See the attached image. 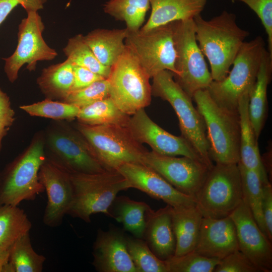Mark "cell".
Here are the masks:
<instances>
[{
	"label": "cell",
	"instance_id": "6da1fadb",
	"mask_svg": "<svg viewBox=\"0 0 272 272\" xmlns=\"http://www.w3.org/2000/svg\"><path fill=\"white\" fill-rule=\"evenodd\" d=\"M193 21L195 38L210 62L212 79L221 81L228 74L249 32L238 25L234 14L225 10L209 20L199 15Z\"/></svg>",
	"mask_w": 272,
	"mask_h": 272
},
{
	"label": "cell",
	"instance_id": "7a4b0ae2",
	"mask_svg": "<svg viewBox=\"0 0 272 272\" xmlns=\"http://www.w3.org/2000/svg\"><path fill=\"white\" fill-rule=\"evenodd\" d=\"M192 98L205 121L211 160L215 163L238 164L240 160L238 111L219 106L207 89L196 91Z\"/></svg>",
	"mask_w": 272,
	"mask_h": 272
},
{
	"label": "cell",
	"instance_id": "3957f363",
	"mask_svg": "<svg viewBox=\"0 0 272 272\" xmlns=\"http://www.w3.org/2000/svg\"><path fill=\"white\" fill-rule=\"evenodd\" d=\"M70 122L53 120L43 131L46 159L69 173L106 170L84 136Z\"/></svg>",
	"mask_w": 272,
	"mask_h": 272
},
{
	"label": "cell",
	"instance_id": "277c9868",
	"mask_svg": "<svg viewBox=\"0 0 272 272\" xmlns=\"http://www.w3.org/2000/svg\"><path fill=\"white\" fill-rule=\"evenodd\" d=\"M69 174L73 199L67 215L86 223L91 222V216L95 214L110 216V209L117 194L130 188L125 178L117 170Z\"/></svg>",
	"mask_w": 272,
	"mask_h": 272
},
{
	"label": "cell",
	"instance_id": "5b68a950",
	"mask_svg": "<svg viewBox=\"0 0 272 272\" xmlns=\"http://www.w3.org/2000/svg\"><path fill=\"white\" fill-rule=\"evenodd\" d=\"M46 159L44 131H39L27 148L8 165L1 176L0 205L18 206L24 200H34L45 191L38 173Z\"/></svg>",
	"mask_w": 272,
	"mask_h": 272
},
{
	"label": "cell",
	"instance_id": "8992f818",
	"mask_svg": "<svg viewBox=\"0 0 272 272\" xmlns=\"http://www.w3.org/2000/svg\"><path fill=\"white\" fill-rule=\"evenodd\" d=\"M152 79V95L171 105L178 118L181 135L188 141L211 168L214 164L209 156L205 121L193 106L192 98L175 82L172 73L169 71H162Z\"/></svg>",
	"mask_w": 272,
	"mask_h": 272
},
{
	"label": "cell",
	"instance_id": "52a82bcc",
	"mask_svg": "<svg viewBox=\"0 0 272 272\" xmlns=\"http://www.w3.org/2000/svg\"><path fill=\"white\" fill-rule=\"evenodd\" d=\"M265 49L264 40L259 36L244 42L227 76L221 81H213L207 89L219 106L238 111L240 99L249 94L255 84Z\"/></svg>",
	"mask_w": 272,
	"mask_h": 272
},
{
	"label": "cell",
	"instance_id": "ba28073f",
	"mask_svg": "<svg viewBox=\"0 0 272 272\" xmlns=\"http://www.w3.org/2000/svg\"><path fill=\"white\" fill-rule=\"evenodd\" d=\"M74 126L87 140L106 170H117L126 163L142 164L143 156L148 151L133 138L127 127L89 125L78 122Z\"/></svg>",
	"mask_w": 272,
	"mask_h": 272
},
{
	"label": "cell",
	"instance_id": "9c48e42d",
	"mask_svg": "<svg viewBox=\"0 0 272 272\" xmlns=\"http://www.w3.org/2000/svg\"><path fill=\"white\" fill-rule=\"evenodd\" d=\"M175 50V82L191 98L207 89L213 80L195 34L193 19L172 22Z\"/></svg>",
	"mask_w": 272,
	"mask_h": 272
},
{
	"label": "cell",
	"instance_id": "30bf717a",
	"mask_svg": "<svg viewBox=\"0 0 272 272\" xmlns=\"http://www.w3.org/2000/svg\"><path fill=\"white\" fill-rule=\"evenodd\" d=\"M195 199L203 217L229 216L243 199L238 164H214Z\"/></svg>",
	"mask_w": 272,
	"mask_h": 272
},
{
	"label": "cell",
	"instance_id": "8fae6325",
	"mask_svg": "<svg viewBox=\"0 0 272 272\" xmlns=\"http://www.w3.org/2000/svg\"><path fill=\"white\" fill-rule=\"evenodd\" d=\"M150 78L139 61L126 47L111 67L108 79L109 97L124 113L131 116L151 101Z\"/></svg>",
	"mask_w": 272,
	"mask_h": 272
},
{
	"label": "cell",
	"instance_id": "7c38bea8",
	"mask_svg": "<svg viewBox=\"0 0 272 272\" xmlns=\"http://www.w3.org/2000/svg\"><path fill=\"white\" fill-rule=\"evenodd\" d=\"M124 43L150 78L164 70L175 74L172 23L147 30H128Z\"/></svg>",
	"mask_w": 272,
	"mask_h": 272
},
{
	"label": "cell",
	"instance_id": "4fadbf2b",
	"mask_svg": "<svg viewBox=\"0 0 272 272\" xmlns=\"http://www.w3.org/2000/svg\"><path fill=\"white\" fill-rule=\"evenodd\" d=\"M27 16L18 27V44L14 53L5 60L4 71L9 81L15 82L20 69L27 64L29 71H35L38 61L51 60L57 55L55 49L44 41V25L36 11H26Z\"/></svg>",
	"mask_w": 272,
	"mask_h": 272
},
{
	"label": "cell",
	"instance_id": "5bb4252c",
	"mask_svg": "<svg viewBox=\"0 0 272 272\" xmlns=\"http://www.w3.org/2000/svg\"><path fill=\"white\" fill-rule=\"evenodd\" d=\"M142 164L152 168L181 192L195 197L209 168L190 158L169 156L147 151Z\"/></svg>",
	"mask_w": 272,
	"mask_h": 272
},
{
	"label": "cell",
	"instance_id": "9a60e30c",
	"mask_svg": "<svg viewBox=\"0 0 272 272\" xmlns=\"http://www.w3.org/2000/svg\"><path fill=\"white\" fill-rule=\"evenodd\" d=\"M131 116L126 127L140 143L148 144L152 151L159 154L185 156L206 164L187 140L182 135L172 134L159 126L150 118L145 108Z\"/></svg>",
	"mask_w": 272,
	"mask_h": 272
},
{
	"label": "cell",
	"instance_id": "2e32d148",
	"mask_svg": "<svg viewBox=\"0 0 272 272\" xmlns=\"http://www.w3.org/2000/svg\"><path fill=\"white\" fill-rule=\"evenodd\" d=\"M229 216L235 225L239 250L259 272H271V241L261 230L243 199Z\"/></svg>",
	"mask_w": 272,
	"mask_h": 272
},
{
	"label": "cell",
	"instance_id": "e0dca14e",
	"mask_svg": "<svg viewBox=\"0 0 272 272\" xmlns=\"http://www.w3.org/2000/svg\"><path fill=\"white\" fill-rule=\"evenodd\" d=\"M38 178L47 197L43 222L50 227L59 226L72 201L73 187L70 174L46 159L40 167Z\"/></svg>",
	"mask_w": 272,
	"mask_h": 272
},
{
	"label": "cell",
	"instance_id": "ac0fdd59",
	"mask_svg": "<svg viewBox=\"0 0 272 272\" xmlns=\"http://www.w3.org/2000/svg\"><path fill=\"white\" fill-rule=\"evenodd\" d=\"M130 188L139 189L152 198L161 199L173 208L196 205L195 198L184 194L152 168L140 163H126L117 170Z\"/></svg>",
	"mask_w": 272,
	"mask_h": 272
},
{
	"label": "cell",
	"instance_id": "d6986e66",
	"mask_svg": "<svg viewBox=\"0 0 272 272\" xmlns=\"http://www.w3.org/2000/svg\"><path fill=\"white\" fill-rule=\"evenodd\" d=\"M124 231L98 229L93 246L92 265L99 272H137L128 253Z\"/></svg>",
	"mask_w": 272,
	"mask_h": 272
},
{
	"label": "cell",
	"instance_id": "ffe728a7",
	"mask_svg": "<svg viewBox=\"0 0 272 272\" xmlns=\"http://www.w3.org/2000/svg\"><path fill=\"white\" fill-rule=\"evenodd\" d=\"M237 250L239 249L235 227L230 216L218 219L203 217L194 252L221 260Z\"/></svg>",
	"mask_w": 272,
	"mask_h": 272
},
{
	"label": "cell",
	"instance_id": "44dd1931",
	"mask_svg": "<svg viewBox=\"0 0 272 272\" xmlns=\"http://www.w3.org/2000/svg\"><path fill=\"white\" fill-rule=\"evenodd\" d=\"M171 208L167 205L157 211L150 208L146 213L143 238L154 254L163 261L173 257L176 249Z\"/></svg>",
	"mask_w": 272,
	"mask_h": 272
},
{
	"label": "cell",
	"instance_id": "7402d4cb",
	"mask_svg": "<svg viewBox=\"0 0 272 272\" xmlns=\"http://www.w3.org/2000/svg\"><path fill=\"white\" fill-rule=\"evenodd\" d=\"M249 94L243 95L238 103L240 122V162L246 168L255 171L263 184L270 183L260 156L258 139L250 122L248 106Z\"/></svg>",
	"mask_w": 272,
	"mask_h": 272
},
{
	"label": "cell",
	"instance_id": "603a6c76",
	"mask_svg": "<svg viewBox=\"0 0 272 272\" xmlns=\"http://www.w3.org/2000/svg\"><path fill=\"white\" fill-rule=\"evenodd\" d=\"M207 0H150L151 12L141 28L147 30L178 21L193 19L200 15Z\"/></svg>",
	"mask_w": 272,
	"mask_h": 272
},
{
	"label": "cell",
	"instance_id": "cb8c5ba5",
	"mask_svg": "<svg viewBox=\"0 0 272 272\" xmlns=\"http://www.w3.org/2000/svg\"><path fill=\"white\" fill-rule=\"evenodd\" d=\"M172 222L176 238L174 256L194 250L197 243L203 216L196 205L171 208Z\"/></svg>",
	"mask_w": 272,
	"mask_h": 272
},
{
	"label": "cell",
	"instance_id": "d4e9b609",
	"mask_svg": "<svg viewBox=\"0 0 272 272\" xmlns=\"http://www.w3.org/2000/svg\"><path fill=\"white\" fill-rule=\"evenodd\" d=\"M272 73V56L264 49L256 81L249 94V117L257 139L264 125L267 113V90Z\"/></svg>",
	"mask_w": 272,
	"mask_h": 272
},
{
	"label": "cell",
	"instance_id": "484cf974",
	"mask_svg": "<svg viewBox=\"0 0 272 272\" xmlns=\"http://www.w3.org/2000/svg\"><path fill=\"white\" fill-rule=\"evenodd\" d=\"M128 30L97 29L84 36V39L98 60L111 67L126 48L124 41Z\"/></svg>",
	"mask_w": 272,
	"mask_h": 272
},
{
	"label": "cell",
	"instance_id": "4316f807",
	"mask_svg": "<svg viewBox=\"0 0 272 272\" xmlns=\"http://www.w3.org/2000/svg\"><path fill=\"white\" fill-rule=\"evenodd\" d=\"M73 81V64L66 59L44 69L37 83L46 98L62 101L70 93Z\"/></svg>",
	"mask_w": 272,
	"mask_h": 272
},
{
	"label": "cell",
	"instance_id": "83f0119b",
	"mask_svg": "<svg viewBox=\"0 0 272 272\" xmlns=\"http://www.w3.org/2000/svg\"><path fill=\"white\" fill-rule=\"evenodd\" d=\"M111 207L110 217L121 223L134 237L143 239L146 228V213L150 207L126 196H116Z\"/></svg>",
	"mask_w": 272,
	"mask_h": 272
},
{
	"label": "cell",
	"instance_id": "f1b7e54d",
	"mask_svg": "<svg viewBox=\"0 0 272 272\" xmlns=\"http://www.w3.org/2000/svg\"><path fill=\"white\" fill-rule=\"evenodd\" d=\"M32 223L18 206L0 205V251L9 250L24 234L30 232Z\"/></svg>",
	"mask_w": 272,
	"mask_h": 272
},
{
	"label": "cell",
	"instance_id": "f546056e",
	"mask_svg": "<svg viewBox=\"0 0 272 272\" xmlns=\"http://www.w3.org/2000/svg\"><path fill=\"white\" fill-rule=\"evenodd\" d=\"M130 117L109 97L80 108L77 119L78 122L89 125L112 124L126 127Z\"/></svg>",
	"mask_w": 272,
	"mask_h": 272
},
{
	"label": "cell",
	"instance_id": "4dcf8cb0",
	"mask_svg": "<svg viewBox=\"0 0 272 272\" xmlns=\"http://www.w3.org/2000/svg\"><path fill=\"white\" fill-rule=\"evenodd\" d=\"M150 8V0H108L103 10L116 20L124 22L128 31H136L142 27Z\"/></svg>",
	"mask_w": 272,
	"mask_h": 272
},
{
	"label": "cell",
	"instance_id": "1f68e13d",
	"mask_svg": "<svg viewBox=\"0 0 272 272\" xmlns=\"http://www.w3.org/2000/svg\"><path fill=\"white\" fill-rule=\"evenodd\" d=\"M238 166L240 173L243 199L250 210L258 226L267 236L262 209L263 183L255 171L246 168L240 162Z\"/></svg>",
	"mask_w": 272,
	"mask_h": 272
},
{
	"label": "cell",
	"instance_id": "d6a6232c",
	"mask_svg": "<svg viewBox=\"0 0 272 272\" xmlns=\"http://www.w3.org/2000/svg\"><path fill=\"white\" fill-rule=\"evenodd\" d=\"M30 232L18 239L9 249V262L15 272H41L46 257L33 248Z\"/></svg>",
	"mask_w": 272,
	"mask_h": 272
},
{
	"label": "cell",
	"instance_id": "836d02e7",
	"mask_svg": "<svg viewBox=\"0 0 272 272\" xmlns=\"http://www.w3.org/2000/svg\"><path fill=\"white\" fill-rule=\"evenodd\" d=\"M84 35L70 38L63 51L67 59L75 65L85 67L104 78H108L111 67L102 64L84 41Z\"/></svg>",
	"mask_w": 272,
	"mask_h": 272
},
{
	"label": "cell",
	"instance_id": "e575fe53",
	"mask_svg": "<svg viewBox=\"0 0 272 272\" xmlns=\"http://www.w3.org/2000/svg\"><path fill=\"white\" fill-rule=\"evenodd\" d=\"M20 108L32 116L69 122L77 119L80 110V108L75 105L48 98L32 104L22 105Z\"/></svg>",
	"mask_w": 272,
	"mask_h": 272
},
{
	"label": "cell",
	"instance_id": "d590c367",
	"mask_svg": "<svg viewBox=\"0 0 272 272\" xmlns=\"http://www.w3.org/2000/svg\"><path fill=\"white\" fill-rule=\"evenodd\" d=\"M128 253L137 272H168L165 261L158 258L142 238L126 236Z\"/></svg>",
	"mask_w": 272,
	"mask_h": 272
},
{
	"label": "cell",
	"instance_id": "8d00e7d4",
	"mask_svg": "<svg viewBox=\"0 0 272 272\" xmlns=\"http://www.w3.org/2000/svg\"><path fill=\"white\" fill-rule=\"evenodd\" d=\"M220 260L210 258L193 251L165 260L168 272H213Z\"/></svg>",
	"mask_w": 272,
	"mask_h": 272
},
{
	"label": "cell",
	"instance_id": "74e56055",
	"mask_svg": "<svg viewBox=\"0 0 272 272\" xmlns=\"http://www.w3.org/2000/svg\"><path fill=\"white\" fill-rule=\"evenodd\" d=\"M110 84L107 79L96 81L89 86L70 92L62 101L81 108L109 97Z\"/></svg>",
	"mask_w": 272,
	"mask_h": 272
},
{
	"label": "cell",
	"instance_id": "f35d334b",
	"mask_svg": "<svg viewBox=\"0 0 272 272\" xmlns=\"http://www.w3.org/2000/svg\"><path fill=\"white\" fill-rule=\"evenodd\" d=\"M214 272H259L240 250H236L220 260Z\"/></svg>",
	"mask_w": 272,
	"mask_h": 272
},
{
	"label": "cell",
	"instance_id": "ab89813d",
	"mask_svg": "<svg viewBox=\"0 0 272 272\" xmlns=\"http://www.w3.org/2000/svg\"><path fill=\"white\" fill-rule=\"evenodd\" d=\"M245 3L260 19L267 36L268 51L272 56V0H232Z\"/></svg>",
	"mask_w": 272,
	"mask_h": 272
},
{
	"label": "cell",
	"instance_id": "60d3db41",
	"mask_svg": "<svg viewBox=\"0 0 272 272\" xmlns=\"http://www.w3.org/2000/svg\"><path fill=\"white\" fill-rule=\"evenodd\" d=\"M15 120V112L10 98L7 94L0 89V152L3 141L7 135Z\"/></svg>",
	"mask_w": 272,
	"mask_h": 272
},
{
	"label": "cell",
	"instance_id": "b9f144b4",
	"mask_svg": "<svg viewBox=\"0 0 272 272\" xmlns=\"http://www.w3.org/2000/svg\"><path fill=\"white\" fill-rule=\"evenodd\" d=\"M73 71L74 81L70 92L83 89L96 81L106 79L85 67L75 64H73Z\"/></svg>",
	"mask_w": 272,
	"mask_h": 272
},
{
	"label": "cell",
	"instance_id": "7bdbcfd3",
	"mask_svg": "<svg viewBox=\"0 0 272 272\" xmlns=\"http://www.w3.org/2000/svg\"><path fill=\"white\" fill-rule=\"evenodd\" d=\"M19 5L22 6L26 11H37L42 9L43 6L37 0H0V25Z\"/></svg>",
	"mask_w": 272,
	"mask_h": 272
},
{
	"label": "cell",
	"instance_id": "ee69618b",
	"mask_svg": "<svg viewBox=\"0 0 272 272\" xmlns=\"http://www.w3.org/2000/svg\"><path fill=\"white\" fill-rule=\"evenodd\" d=\"M262 209L266 235L272 241V186L263 184Z\"/></svg>",
	"mask_w": 272,
	"mask_h": 272
},
{
	"label": "cell",
	"instance_id": "f6af8a7d",
	"mask_svg": "<svg viewBox=\"0 0 272 272\" xmlns=\"http://www.w3.org/2000/svg\"><path fill=\"white\" fill-rule=\"evenodd\" d=\"M9 250L0 251V272H15L9 262Z\"/></svg>",
	"mask_w": 272,
	"mask_h": 272
},
{
	"label": "cell",
	"instance_id": "bcb514c9",
	"mask_svg": "<svg viewBox=\"0 0 272 272\" xmlns=\"http://www.w3.org/2000/svg\"><path fill=\"white\" fill-rule=\"evenodd\" d=\"M40 3L43 5L47 0H37Z\"/></svg>",
	"mask_w": 272,
	"mask_h": 272
},
{
	"label": "cell",
	"instance_id": "7dc6e473",
	"mask_svg": "<svg viewBox=\"0 0 272 272\" xmlns=\"http://www.w3.org/2000/svg\"><path fill=\"white\" fill-rule=\"evenodd\" d=\"M1 176L0 175V184H1Z\"/></svg>",
	"mask_w": 272,
	"mask_h": 272
},
{
	"label": "cell",
	"instance_id": "c3c4849f",
	"mask_svg": "<svg viewBox=\"0 0 272 272\" xmlns=\"http://www.w3.org/2000/svg\"><path fill=\"white\" fill-rule=\"evenodd\" d=\"M41 4V3H40Z\"/></svg>",
	"mask_w": 272,
	"mask_h": 272
}]
</instances>
